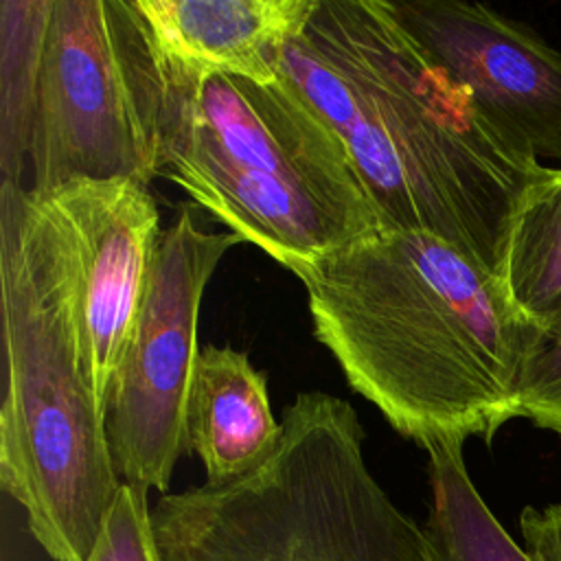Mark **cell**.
Here are the masks:
<instances>
[{
  "label": "cell",
  "mask_w": 561,
  "mask_h": 561,
  "mask_svg": "<svg viewBox=\"0 0 561 561\" xmlns=\"http://www.w3.org/2000/svg\"><path fill=\"white\" fill-rule=\"evenodd\" d=\"M318 0H134L164 75L278 79L285 46L302 33Z\"/></svg>",
  "instance_id": "obj_10"
},
{
  "label": "cell",
  "mask_w": 561,
  "mask_h": 561,
  "mask_svg": "<svg viewBox=\"0 0 561 561\" xmlns=\"http://www.w3.org/2000/svg\"><path fill=\"white\" fill-rule=\"evenodd\" d=\"M164 77L134 0H53L31 145V193L160 175Z\"/></svg>",
  "instance_id": "obj_6"
},
{
  "label": "cell",
  "mask_w": 561,
  "mask_h": 561,
  "mask_svg": "<svg viewBox=\"0 0 561 561\" xmlns=\"http://www.w3.org/2000/svg\"><path fill=\"white\" fill-rule=\"evenodd\" d=\"M278 77L337 136L379 228L434 234L500 278L517 206L548 167L489 123L386 0H318Z\"/></svg>",
  "instance_id": "obj_1"
},
{
  "label": "cell",
  "mask_w": 561,
  "mask_h": 561,
  "mask_svg": "<svg viewBox=\"0 0 561 561\" xmlns=\"http://www.w3.org/2000/svg\"><path fill=\"white\" fill-rule=\"evenodd\" d=\"M519 416L561 436V324L535 335L517 381Z\"/></svg>",
  "instance_id": "obj_16"
},
{
  "label": "cell",
  "mask_w": 561,
  "mask_h": 561,
  "mask_svg": "<svg viewBox=\"0 0 561 561\" xmlns=\"http://www.w3.org/2000/svg\"><path fill=\"white\" fill-rule=\"evenodd\" d=\"M394 20L530 158L561 162V53L478 2L386 0Z\"/></svg>",
  "instance_id": "obj_9"
},
{
  "label": "cell",
  "mask_w": 561,
  "mask_h": 561,
  "mask_svg": "<svg viewBox=\"0 0 561 561\" xmlns=\"http://www.w3.org/2000/svg\"><path fill=\"white\" fill-rule=\"evenodd\" d=\"M53 0L0 2V171L22 184L28 164L42 55Z\"/></svg>",
  "instance_id": "obj_14"
},
{
  "label": "cell",
  "mask_w": 561,
  "mask_h": 561,
  "mask_svg": "<svg viewBox=\"0 0 561 561\" xmlns=\"http://www.w3.org/2000/svg\"><path fill=\"white\" fill-rule=\"evenodd\" d=\"M462 445L440 438L423 447L432 491L421 526L427 561H533L478 493Z\"/></svg>",
  "instance_id": "obj_13"
},
{
  "label": "cell",
  "mask_w": 561,
  "mask_h": 561,
  "mask_svg": "<svg viewBox=\"0 0 561 561\" xmlns=\"http://www.w3.org/2000/svg\"><path fill=\"white\" fill-rule=\"evenodd\" d=\"M500 283L517 318L537 335L561 324V167H548L524 193Z\"/></svg>",
  "instance_id": "obj_12"
},
{
  "label": "cell",
  "mask_w": 561,
  "mask_h": 561,
  "mask_svg": "<svg viewBox=\"0 0 561 561\" xmlns=\"http://www.w3.org/2000/svg\"><path fill=\"white\" fill-rule=\"evenodd\" d=\"M145 486L123 482L85 561H162Z\"/></svg>",
  "instance_id": "obj_15"
},
{
  "label": "cell",
  "mask_w": 561,
  "mask_h": 561,
  "mask_svg": "<svg viewBox=\"0 0 561 561\" xmlns=\"http://www.w3.org/2000/svg\"><path fill=\"white\" fill-rule=\"evenodd\" d=\"M280 436L267 379L250 357L230 346L199 348L186 401V440L204 465V484L219 486L254 471Z\"/></svg>",
  "instance_id": "obj_11"
},
{
  "label": "cell",
  "mask_w": 561,
  "mask_h": 561,
  "mask_svg": "<svg viewBox=\"0 0 561 561\" xmlns=\"http://www.w3.org/2000/svg\"><path fill=\"white\" fill-rule=\"evenodd\" d=\"M31 197L66 276L81 366L105 421L162 234L160 213L136 180H81Z\"/></svg>",
  "instance_id": "obj_8"
},
{
  "label": "cell",
  "mask_w": 561,
  "mask_h": 561,
  "mask_svg": "<svg viewBox=\"0 0 561 561\" xmlns=\"http://www.w3.org/2000/svg\"><path fill=\"white\" fill-rule=\"evenodd\" d=\"M524 550L533 561H561V502L526 506L519 515Z\"/></svg>",
  "instance_id": "obj_17"
},
{
  "label": "cell",
  "mask_w": 561,
  "mask_h": 561,
  "mask_svg": "<svg viewBox=\"0 0 561 561\" xmlns=\"http://www.w3.org/2000/svg\"><path fill=\"white\" fill-rule=\"evenodd\" d=\"M241 241L230 230H202L191 208L160 234L136 327L105 399L107 445L123 482L164 495L188 451L199 305L215 267Z\"/></svg>",
  "instance_id": "obj_7"
},
{
  "label": "cell",
  "mask_w": 561,
  "mask_h": 561,
  "mask_svg": "<svg viewBox=\"0 0 561 561\" xmlns=\"http://www.w3.org/2000/svg\"><path fill=\"white\" fill-rule=\"evenodd\" d=\"M0 484L50 559L85 561L123 480L46 221L13 182L0 186Z\"/></svg>",
  "instance_id": "obj_3"
},
{
  "label": "cell",
  "mask_w": 561,
  "mask_h": 561,
  "mask_svg": "<svg viewBox=\"0 0 561 561\" xmlns=\"http://www.w3.org/2000/svg\"><path fill=\"white\" fill-rule=\"evenodd\" d=\"M313 335L348 386L425 447L493 436L519 416L517 381L535 340L495 274L451 243L375 228L305 278Z\"/></svg>",
  "instance_id": "obj_2"
},
{
  "label": "cell",
  "mask_w": 561,
  "mask_h": 561,
  "mask_svg": "<svg viewBox=\"0 0 561 561\" xmlns=\"http://www.w3.org/2000/svg\"><path fill=\"white\" fill-rule=\"evenodd\" d=\"M160 175L300 280L379 228L351 160L283 79L164 75Z\"/></svg>",
  "instance_id": "obj_4"
},
{
  "label": "cell",
  "mask_w": 561,
  "mask_h": 561,
  "mask_svg": "<svg viewBox=\"0 0 561 561\" xmlns=\"http://www.w3.org/2000/svg\"><path fill=\"white\" fill-rule=\"evenodd\" d=\"M274 454L151 511L162 561H427L421 526L375 480L351 403L298 394Z\"/></svg>",
  "instance_id": "obj_5"
}]
</instances>
